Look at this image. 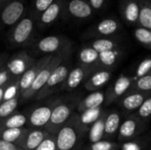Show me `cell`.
Masks as SVG:
<instances>
[{"instance_id": "obj_29", "label": "cell", "mask_w": 151, "mask_h": 150, "mask_svg": "<svg viewBox=\"0 0 151 150\" xmlns=\"http://www.w3.org/2000/svg\"><path fill=\"white\" fill-rule=\"evenodd\" d=\"M27 117L22 113H13L9 118L0 123V130L10 128H23L27 123Z\"/></svg>"}, {"instance_id": "obj_17", "label": "cell", "mask_w": 151, "mask_h": 150, "mask_svg": "<svg viewBox=\"0 0 151 150\" xmlns=\"http://www.w3.org/2000/svg\"><path fill=\"white\" fill-rule=\"evenodd\" d=\"M91 73H92L91 69L78 65L77 66L72 68L65 81L62 85L61 89L65 91H73L76 89L84 81V80L88 79V77Z\"/></svg>"}, {"instance_id": "obj_3", "label": "cell", "mask_w": 151, "mask_h": 150, "mask_svg": "<svg viewBox=\"0 0 151 150\" xmlns=\"http://www.w3.org/2000/svg\"><path fill=\"white\" fill-rule=\"evenodd\" d=\"M36 27V20L27 13L18 23L12 27L8 35L10 44L14 47L27 45L31 42Z\"/></svg>"}, {"instance_id": "obj_40", "label": "cell", "mask_w": 151, "mask_h": 150, "mask_svg": "<svg viewBox=\"0 0 151 150\" xmlns=\"http://www.w3.org/2000/svg\"><path fill=\"white\" fill-rule=\"evenodd\" d=\"M110 0H88L96 14L102 13L108 6Z\"/></svg>"}, {"instance_id": "obj_15", "label": "cell", "mask_w": 151, "mask_h": 150, "mask_svg": "<svg viewBox=\"0 0 151 150\" xmlns=\"http://www.w3.org/2000/svg\"><path fill=\"white\" fill-rule=\"evenodd\" d=\"M66 0H56L45 11L36 19V26L39 28H47L53 25L64 15Z\"/></svg>"}, {"instance_id": "obj_22", "label": "cell", "mask_w": 151, "mask_h": 150, "mask_svg": "<svg viewBox=\"0 0 151 150\" xmlns=\"http://www.w3.org/2000/svg\"><path fill=\"white\" fill-rule=\"evenodd\" d=\"M104 101H105L104 92L99 90L94 91L80 101L77 107V111L79 113H81L87 110L100 108L103 104H104Z\"/></svg>"}, {"instance_id": "obj_41", "label": "cell", "mask_w": 151, "mask_h": 150, "mask_svg": "<svg viewBox=\"0 0 151 150\" xmlns=\"http://www.w3.org/2000/svg\"><path fill=\"white\" fill-rule=\"evenodd\" d=\"M12 80V77L4 65L0 69V88L9 84Z\"/></svg>"}, {"instance_id": "obj_28", "label": "cell", "mask_w": 151, "mask_h": 150, "mask_svg": "<svg viewBox=\"0 0 151 150\" xmlns=\"http://www.w3.org/2000/svg\"><path fill=\"white\" fill-rule=\"evenodd\" d=\"M107 113L104 112L101 117L91 126L88 130V140L91 143H96L104 140V121Z\"/></svg>"}, {"instance_id": "obj_5", "label": "cell", "mask_w": 151, "mask_h": 150, "mask_svg": "<svg viewBox=\"0 0 151 150\" xmlns=\"http://www.w3.org/2000/svg\"><path fill=\"white\" fill-rule=\"evenodd\" d=\"M121 30L122 25L119 19L114 16H109L100 19L89 27L83 33L82 37L93 40L97 38L116 37Z\"/></svg>"}, {"instance_id": "obj_35", "label": "cell", "mask_w": 151, "mask_h": 150, "mask_svg": "<svg viewBox=\"0 0 151 150\" xmlns=\"http://www.w3.org/2000/svg\"><path fill=\"white\" fill-rule=\"evenodd\" d=\"M132 90L151 92V73L136 79L131 88Z\"/></svg>"}, {"instance_id": "obj_47", "label": "cell", "mask_w": 151, "mask_h": 150, "mask_svg": "<svg viewBox=\"0 0 151 150\" xmlns=\"http://www.w3.org/2000/svg\"><path fill=\"white\" fill-rule=\"evenodd\" d=\"M20 150H28V149H22V148H20Z\"/></svg>"}, {"instance_id": "obj_31", "label": "cell", "mask_w": 151, "mask_h": 150, "mask_svg": "<svg viewBox=\"0 0 151 150\" xmlns=\"http://www.w3.org/2000/svg\"><path fill=\"white\" fill-rule=\"evenodd\" d=\"M19 97H17L9 101H4L0 104V123L15 112L19 105Z\"/></svg>"}, {"instance_id": "obj_1", "label": "cell", "mask_w": 151, "mask_h": 150, "mask_svg": "<svg viewBox=\"0 0 151 150\" xmlns=\"http://www.w3.org/2000/svg\"><path fill=\"white\" fill-rule=\"evenodd\" d=\"M73 52V44L69 45L67 48L63 50L62 51L55 54L52 59L43 67V69L39 72L37 77L35 78V81L33 82L31 88L28 89L27 92L24 95H22L19 99L22 101H29L30 99L35 97L38 93L43 88L45 84L47 83L50 74L55 70V68L59 65L63 61L67 59L68 57H72Z\"/></svg>"}, {"instance_id": "obj_19", "label": "cell", "mask_w": 151, "mask_h": 150, "mask_svg": "<svg viewBox=\"0 0 151 150\" xmlns=\"http://www.w3.org/2000/svg\"><path fill=\"white\" fill-rule=\"evenodd\" d=\"M112 71L110 69H100L92 73L88 80L84 83V87L88 91H97L103 88L111 80Z\"/></svg>"}, {"instance_id": "obj_25", "label": "cell", "mask_w": 151, "mask_h": 150, "mask_svg": "<svg viewBox=\"0 0 151 150\" xmlns=\"http://www.w3.org/2000/svg\"><path fill=\"white\" fill-rule=\"evenodd\" d=\"M120 125H121V116L118 111H114L107 113L104 121V140L112 139L115 136V134L119 133Z\"/></svg>"}, {"instance_id": "obj_9", "label": "cell", "mask_w": 151, "mask_h": 150, "mask_svg": "<svg viewBox=\"0 0 151 150\" xmlns=\"http://www.w3.org/2000/svg\"><path fill=\"white\" fill-rule=\"evenodd\" d=\"M26 15L25 0H11L0 10V22L4 26L12 27Z\"/></svg>"}, {"instance_id": "obj_39", "label": "cell", "mask_w": 151, "mask_h": 150, "mask_svg": "<svg viewBox=\"0 0 151 150\" xmlns=\"http://www.w3.org/2000/svg\"><path fill=\"white\" fill-rule=\"evenodd\" d=\"M35 150H58L56 143V135L49 134Z\"/></svg>"}, {"instance_id": "obj_2", "label": "cell", "mask_w": 151, "mask_h": 150, "mask_svg": "<svg viewBox=\"0 0 151 150\" xmlns=\"http://www.w3.org/2000/svg\"><path fill=\"white\" fill-rule=\"evenodd\" d=\"M80 101L78 96H73L66 100L55 103L50 122L44 130L50 134L56 135L58 131L73 116L74 110L77 109Z\"/></svg>"}, {"instance_id": "obj_8", "label": "cell", "mask_w": 151, "mask_h": 150, "mask_svg": "<svg viewBox=\"0 0 151 150\" xmlns=\"http://www.w3.org/2000/svg\"><path fill=\"white\" fill-rule=\"evenodd\" d=\"M35 61V57H33L28 52L21 50L8 57L5 67L12 78L19 79L30 67L34 65Z\"/></svg>"}, {"instance_id": "obj_23", "label": "cell", "mask_w": 151, "mask_h": 150, "mask_svg": "<svg viewBox=\"0 0 151 150\" xmlns=\"http://www.w3.org/2000/svg\"><path fill=\"white\" fill-rule=\"evenodd\" d=\"M124 50L122 48L99 53V59L96 65V71L100 69H110L116 65L119 59L123 57Z\"/></svg>"}, {"instance_id": "obj_10", "label": "cell", "mask_w": 151, "mask_h": 150, "mask_svg": "<svg viewBox=\"0 0 151 150\" xmlns=\"http://www.w3.org/2000/svg\"><path fill=\"white\" fill-rule=\"evenodd\" d=\"M96 15L88 0H66L64 15L65 17L77 20H89Z\"/></svg>"}, {"instance_id": "obj_27", "label": "cell", "mask_w": 151, "mask_h": 150, "mask_svg": "<svg viewBox=\"0 0 151 150\" xmlns=\"http://www.w3.org/2000/svg\"><path fill=\"white\" fill-rule=\"evenodd\" d=\"M27 128H10L0 130V140L19 146L23 138L27 134Z\"/></svg>"}, {"instance_id": "obj_45", "label": "cell", "mask_w": 151, "mask_h": 150, "mask_svg": "<svg viewBox=\"0 0 151 150\" xmlns=\"http://www.w3.org/2000/svg\"><path fill=\"white\" fill-rule=\"evenodd\" d=\"M8 85V84H7ZM7 85H5V86H4V87H1L0 88V104L3 103V96H4V89H5V88H6V86Z\"/></svg>"}, {"instance_id": "obj_49", "label": "cell", "mask_w": 151, "mask_h": 150, "mask_svg": "<svg viewBox=\"0 0 151 150\" xmlns=\"http://www.w3.org/2000/svg\"><path fill=\"white\" fill-rule=\"evenodd\" d=\"M150 1H151V0H150Z\"/></svg>"}, {"instance_id": "obj_24", "label": "cell", "mask_w": 151, "mask_h": 150, "mask_svg": "<svg viewBox=\"0 0 151 150\" xmlns=\"http://www.w3.org/2000/svg\"><path fill=\"white\" fill-rule=\"evenodd\" d=\"M104 113L102 108H96L93 110H87L85 111H82L79 114H77V120L78 124L82 130L83 133L88 132L91 126L101 117V115Z\"/></svg>"}, {"instance_id": "obj_50", "label": "cell", "mask_w": 151, "mask_h": 150, "mask_svg": "<svg viewBox=\"0 0 151 150\" xmlns=\"http://www.w3.org/2000/svg\"><path fill=\"white\" fill-rule=\"evenodd\" d=\"M150 73H151V72H150Z\"/></svg>"}, {"instance_id": "obj_30", "label": "cell", "mask_w": 151, "mask_h": 150, "mask_svg": "<svg viewBox=\"0 0 151 150\" xmlns=\"http://www.w3.org/2000/svg\"><path fill=\"white\" fill-rule=\"evenodd\" d=\"M140 4L141 12L138 26L151 30V1L140 0Z\"/></svg>"}, {"instance_id": "obj_6", "label": "cell", "mask_w": 151, "mask_h": 150, "mask_svg": "<svg viewBox=\"0 0 151 150\" xmlns=\"http://www.w3.org/2000/svg\"><path fill=\"white\" fill-rule=\"evenodd\" d=\"M71 70H72V63H71V57H70L55 68V70L50 74L43 88L38 93V95L35 98L36 100L43 99L49 96L50 95H51L53 92H55L58 87L61 88L64 82L65 81Z\"/></svg>"}, {"instance_id": "obj_12", "label": "cell", "mask_w": 151, "mask_h": 150, "mask_svg": "<svg viewBox=\"0 0 151 150\" xmlns=\"http://www.w3.org/2000/svg\"><path fill=\"white\" fill-rule=\"evenodd\" d=\"M144 129V122L136 115H132L121 122L118 133V141L119 142H127L140 134Z\"/></svg>"}, {"instance_id": "obj_7", "label": "cell", "mask_w": 151, "mask_h": 150, "mask_svg": "<svg viewBox=\"0 0 151 150\" xmlns=\"http://www.w3.org/2000/svg\"><path fill=\"white\" fill-rule=\"evenodd\" d=\"M73 44L71 40L65 35H48L38 40L33 46V51L36 54L47 56L55 55L69 45Z\"/></svg>"}, {"instance_id": "obj_46", "label": "cell", "mask_w": 151, "mask_h": 150, "mask_svg": "<svg viewBox=\"0 0 151 150\" xmlns=\"http://www.w3.org/2000/svg\"><path fill=\"white\" fill-rule=\"evenodd\" d=\"M11 0H0V10L7 4V3H9Z\"/></svg>"}, {"instance_id": "obj_48", "label": "cell", "mask_w": 151, "mask_h": 150, "mask_svg": "<svg viewBox=\"0 0 151 150\" xmlns=\"http://www.w3.org/2000/svg\"><path fill=\"white\" fill-rule=\"evenodd\" d=\"M1 26H2V24H1V22H0V28H1Z\"/></svg>"}, {"instance_id": "obj_4", "label": "cell", "mask_w": 151, "mask_h": 150, "mask_svg": "<svg viewBox=\"0 0 151 150\" xmlns=\"http://www.w3.org/2000/svg\"><path fill=\"white\" fill-rule=\"evenodd\" d=\"M82 134L84 133L78 124L77 115H73L56 133L58 150H73Z\"/></svg>"}, {"instance_id": "obj_37", "label": "cell", "mask_w": 151, "mask_h": 150, "mask_svg": "<svg viewBox=\"0 0 151 150\" xmlns=\"http://www.w3.org/2000/svg\"><path fill=\"white\" fill-rule=\"evenodd\" d=\"M120 145L109 140H102L96 143H91L89 150H118Z\"/></svg>"}, {"instance_id": "obj_18", "label": "cell", "mask_w": 151, "mask_h": 150, "mask_svg": "<svg viewBox=\"0 0 151 150\" xmlns=\"http://www.w3.org/2000/svg\"><path fill=\"white\" fill-rule=\"evenodd\" d=\"M54 105L55 103L50 105H41L34 109L28 118V122L30 125L36 129L42 127L44 129L50 122Z\"/></svg>"}, {"instance_id": "obj_16", "label": "cell", "mask_w": 151, "mask_h": 150, "mask_svg": "<svg viewBox=\"0 0 151 150\" xmlns=\"http://www.w3.org/2000/svg\"><path fill=\"white\" fill-rule=\"evenodd\" d=\"M150 94L151 92H142L130 89L119 99V105L126 112H132L138 110Z\"/></svg>"}, {"instance_id": "obj_38", "label": "cell", "mask_w": 151, "mask_h": 150, "mask_svg": "<svg viewBox=\"0 0 151 150\" xmlns=\"http://www.w3.org/2000/svg\"><path fill=\"white\" fill-rule=\"evenodd\" d=\"M151 72V56L142 60L140 65H138L136 71H135V75H134V80L141 78L142 76H145Z\"/></svg>"}, {"instance_id": "obj_44", "label": "cell", "mask_w": 151, "mask_h": 150, "mask_svg": "<svg viewBox=\"0 0 151 150\" xmlns=\"http://www.w3.org/2000/svg\"><path fill=\"white\" fill-rule=\"evenodd\" d=\"M8 60V55L6 53H1L0 54V69L4 67Z\"/></svg>"}, {"instance_id": "obj_13", "label": "cell", "mask_w": 151, "mask_h": 150, "mask_svg": "<svg viewBox=\"0 0 151 150\" xmlns=\"http://www.w3.org/2000/svg\"><path fill=\"white\" fill-rule=\"evenodd\" d=\"M134 80H135L134 77L120 75L114 82L112 87L108 90V93L105 95L104 105L108 106L113 103L115 101L120 99L131 89Z\"/></svg>"}, {"instance_id": "obj_43", "label": "cell", "mask_w": 151, "mask_h": 150, "mask_svg": "<svg viewBox=\"0 0 151 150\" xmlns=\"http://www.w3.org/2000/svg\"><path fill=\"white\" fill-rule=\"evenodd\" d=\"M122 150H142V148L140 145L136 142H132V141H127L126 143L123 144Z\"/></svg>"}, {"instance_id": "obj_34", "label": "cell", "mask_w": 151, "mask_h": 150, "mask_svg": "<svg viewBox=\"0 0 151 150\" xmlns=\"http://www.w3.org/2000/svg\"><path fill=\"white\" fill-rule=\"evenodd\" d=\"M19 97V79H13L5 88L3 102Z\"/></svg>"}, {"instance_id": "obj_32", "label": "cell", "mask_w": 151, "mask_h": 150, "mask_svg": "<svg viewBox=\"0 0 151 150\" xmlns=\"http://www.w3.org/2000/svg\"><path fill=\"white\" fill-rule=\"evenodd\" d=\"M56 0H33L29 14L36 20L38 17L45 11Z\"/></svg>"}, {"instance_id": "obj_42", "label": "cell", "mask_w": 151, "mask_h": 150, "mask_svg": "<svg viewBox=\"0 0 151 150\" xmlns=\"http://www.w3.org/2000/svg\"><path fill=\"white\" fill-rule=\"evenodd\" d=\"M0 150H20V148L13 143L0 140Z\"/></svg>"}, {"instance_id": "obj_14", "label": "cell", "mask_w": 151, "mask_h": 150, "mask_svg": "<svg viewBox=\"0 0 151 150\" xmlns=\"http://www.w3.org/2000/svg\"><path fill=\"white\" fill-rule=\"evenodd\" d=\"M119 10L121 19L127 25L131 27L138 26L141 12L140 0H120Z\"/></svg>"}, {"instance_id": "obj_33", "label": "cell", "mask_w": 151, "mask_h": 150, "mask_svg": "<svg viewBox=\"0 0 151 150\" xmlns=\"http://www.w3.org/2000/svg\"><path fill=\"white\" fill-rule=\"evenodd\" d=\"M135 40L142 46L151 50V30L142 27H135L134 30Z\"/></svg>"}, {"instance_id": "obj_20", "label": "cell", "mask_w": 151, "mask_h": 150, "mask_svg": "<svg viewBox=\"0 0 151 150\" xmlns=\"http://www.w3.org/2000/svg\"><path fill=\"white\" fill-rule=\"evenodd\" d=\"M49 134L44 129H28L19 147L25 149L35 150Z\"/></svg>"}, {"instance_id": "obj_36", "label": "cell", "mask_w": 151, "mask_h": 150, "mask_svg": "<svg viewBox=\"0 0 151 150\" xmlns=\"http://www.w3.org/2000/svg\"><path fill=\"white\" fill-rule=\"evenodd\" d=\"M136 116L142 120L146 121L151 117V94L148 96V98L143 102L141 107L137 110Z\"/></svg>"}, {"instance_id": "obj_11", "label": "cell", "mask_w": 151, "mask_h": 150, "mask_svg": "<svg viewBox=\"0 0 151 150\" xmlns=\"http://www.w3.org/2000/svg\"><path fill=\"white\" fill-rule=\"evenodd\" d=\"M53 56L54 55H47L40 57L35 61L34 65L19 78V98L28 91L39 72L52 59Z\"/></svg>"}, {"instance_id": "obj_26", "label": "cell", "mask_w": 151, "mask_h": 150, "mask_svg": "<svg viewBox=\"0 0 151 150\" xmlns=\"http://www.w3.org/2000/svg\"><path fill=\"white\" fill-rule=\"evenodd\" d=\"M98 53L113 50L116 49L122 48L120 40L118 37H106V38H97L92 40L88 43Z\"/></svg>"}, {"instance_id": "obj_21", "label": "cell", "mask_w": 151, "mask_h": 150, "mask_svg": "<svg viewBox=\"0 0 151 150\" xmlns=\"http://www.w3.org/2000/svg\"><path fill=\"white\" fill-rule=\"evenodd\" d=\"M99 59V53L88 44L83 46L78 52L79 65L86 66L92 70V73L96 71V65Z\"/></svg>"}]
</instances>
